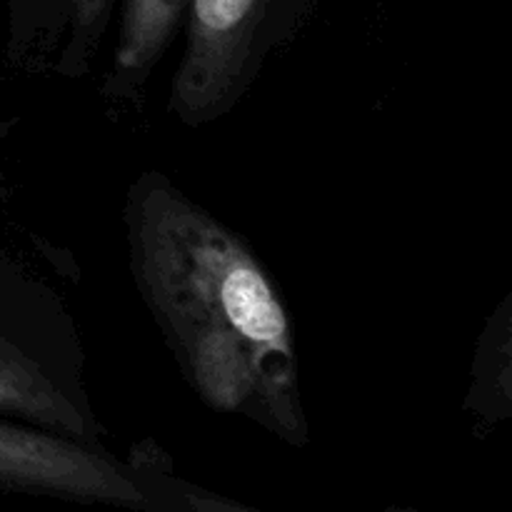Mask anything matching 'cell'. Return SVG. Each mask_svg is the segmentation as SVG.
Returning <instances> with one entry per match:
<instances>
[{
    "label": "cell",
    "mask_w": 512,
    "mask_h": 512,
    "mask_svg": "<svg viewBox=\"0 0 512 512\" xmlns=\"http://www.w3.org/2000/svg\"><path fill=\"white\" fill-rule=\"evenodd\" d=\"M128 223L135 278L200 398L308 443L293 320L253 250L158 178L138 185Z\"/></svg>",
    "instance_id": "1"
},
{
    "label": "cell",
    "mask_w": 512,
    "mask_h": 512,
    "mask_svg": "<svg viewBox=\"0 0 512 512\" xmlns=\"http://www.w3.org/2000/svg\"><path fill=\"white\" fill-rule=\"evenodd\" d=\"M270 0H190L188 45L173 83L170 108L183 123L218 118L248 73L255 38Z\"/></svg>",
    "instance_id": "2"
},
{
    "label": "cell",
    "mask_w": 512,
    "mask_h": 512,
    "mask_svg": "<svg viewBox=\"0 0 512 512\" xmlns=\"http://www.w3.org/2000/svg\"><path fill=\"white\" fill-rule=\"evenodd\" d=\"M0 488L75 503L143 508L145 495L128 470L78 440L0 423Z\"/></svg>",
    "instance_id": "3"
},
{
    "label": "cell",
    "mask_w": 512,
    "mask_h": 512,
    "mask_svg": "<svg viewBox=\"0 0 512 512\" xmlns=\"http://www.w3.org/2000/svg\"><path fill=\"white\" fill-rule=\"evenodd\" d=\"M0 413L23 418L63 438H88L83 413L35 360L5 338H0Z\"/></svg>",
    "instance_id": "4"
},
{
    "label": "cell",
    "mask_w": 512,
    "mask_h": 512,
    "mask_svg": "<svg viewBox=\"0 0 512 512\" xmlns=\"http://www.w3.org/2000/svg\"><path fill=\"white\" fill-rule=\"evenodd\" d=\"M190 0H125L115 73L143 78L173 40Z\"/></svg>",
    "instance_id": "5"
},
{
    "label": "cell",
    "mask_w": 512,
    "mask_h": 512,
    "mask_svg": "<svg viewBox=\"0 0 512 512\" xmlns=\"http://www.w3.org/2000/svg\"><path fill=\"white\" fill-rule=\"evenodd\" d=\"M70 13L75 28L80 33H93L98 38V30L108 20V10L113 0H60Z\"/></svg>",
    "instance_id": "6"
}]
</instances>
